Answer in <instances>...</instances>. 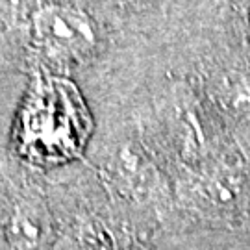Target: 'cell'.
Segmentation results:
<instances>
[{
	"instance_id": "cell-6",
	"label": "cell",
	"mask_w": 250,
	"mask_h": 250,
	"mask_svg": "<svg viewBox=\"0 0 250 250\" xmlns=\"http://www.w3.org/2000/svg\"><path fill=\"white\" fill-rule=\"evenodd\" d=\"M125 2H134V4H141V2H150V0H125Z\"/></svg>"
},
{
	"instance_id": "cell-4",
	"label": "cell",
	"mask_w": 250,
	"mask_h": 250,
	"mask_svg": "<svg viewBox=\"0 0 250 250\" xmlns=\"http://www.w3.org/2000/svg\"><path fill=\"white\" fill-rule=\"evenodd\" d=\"M30 0H0V21L13 24L24 15Z\"/></svg>"
},
{
	"instance_id": "cell-1",
	"label": "cell",
	"mask_w": 250,
	"mask_h": 250,
	"mask_svg": "<svg viewBox=\"0 0 250 250\" xmlns=\"http://www.w3.org/2000/svg\"><path fill=\"white\" fill-rule=\"evenodd\" d=\"M32 39L45 56L60 63H78L99 43L87 13L69 4H43L32 13Z\"/></svg>"
},
{
	"instance_id": "cell-5",
	"label": "cell",
	"mask_w": 250,
	"mask_h": 250,
	"mask_svg": "<svg viewBox=\"0 0 250 250\" xmlns=\"http://www.w3.org/2000/svg\"><path fill=\"white\" fill-rule=\"evenodd\" d=\"M54 250H99L93 243H87L85 239H65L60 243Z\"/></svg>"
},
{
	"instance_id": "cell-3",
	"label": "cell",
	"mask_w": 250,
	"mask_h": 250,
	"mask_svg": "<svg viewBox=\"0 0 250 250\" xmlns=\"http://www.w3.org/2000/svg\"><path fill=\"white\" fill-rule=\"evenodd\" d=\"M48 215L36 200L15 206L8 223V237L15 250H45L48 239Z\"/></svg>"
},
{
	"instance_id": "cell-2",
	"label": "cell",
	"mask_w": 250,
	"mask_h": 250,
	"mask_svg": "<svg viewBox=\"0 0 250 250\" xmlns=\"http://www.w3.org/2000/svg\"><path fill=\"white\" fill-rule=\"evenodd\" d=\"M111 176L125 193L134 197H143L152 193L158 186V174L145 156V152L135 145H123L111 161Z\"/></svg>"
}]
</instances>
